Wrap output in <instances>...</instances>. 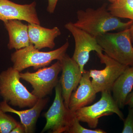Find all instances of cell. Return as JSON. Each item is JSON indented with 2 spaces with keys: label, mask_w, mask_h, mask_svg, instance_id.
I'll use <instances>...</instances> for the list:
<instances>
[{
  "label": "cell",
  "mask_w": 133,
  "mask_h": 133,
  "mask_svg": "<svg viewBox=\"0 0 133 133\" xmlns=\"http://www.w3.org/2000/svg\"><path fill=\"white\" fill-rule=\"evenodd\" d=\"M62 71V65L59 60L49 67L38 69L35 72H20V78L31 85V93L38 99L45 98L51 93L59 82L58 76Z\"/></svg>",
  "instance_id": "obj_6"
},
{
  "label": "cell",
  "mask_w": 133,
  "mask_h": 133,
  "mask_svg": "<svg viewBox=\"0 0 133 133\" xmlns=\"http://www.w3.org/2000/svg\"><path fill=\"white\" fill-rule=\"evenodd\" d=\"M59 61L62 65V73L59 82L62 97L65 106L69 108L71 95L77 88L83 73L77 62L66 53Z\"/></svg>",
  "instance_id": "obj_10"
},
{
  "label": "cell",
  "mask_w": 133,
  "mask_h": 133,
  "mask_svg": "<svg viewBox=\"0 0 133 133\" xmlns=\"http://www.w3.org/2000/svg\"><path fill=\"white\" fill-rule=\"evenodd\" d=\"M97 54L101 63L105 66L102 70L89 71L90 77L92 78V84L97 93L105 91L111 92L115 81L128 66L116 62L102 52Z\"/></svg>",
  "instance_id": "obj_8"
},
{
  "label": "cell",
  "mask_w": 133,
  "mask_h": 133,
  "mask_svg": "<svg viewBox=\"0 0 133 133\" xmlns=\"http://www.w3.org/2000/svg\"><path fill=\"white\" fill-rule=\"evenodd\" d=\"M18 122L12 116L6 114L0 106V133H10Z\"/></svg>",
  "instance_id": "obj_18"
},
{
  "label": "cell",
  "mask_w": 133,
  "mask_h": 133,
  "mask_svg": "<svg viewBox=\"0 0 133 133\" xmlns=\"http://www.w3.org/2000/svg\"><path fill=\"white\" fill-rule=\"evenodd\" d=\"M69 46V42L57 49L43 52L36 49L30 44L25 48L16 50L11 55L13 67L20 72L29 67L35 70L40 69L49 65L55 60H60L66 54Z\"/></svg>",
  "instance_id": "obj_3"
},
{
  "label": "cell",
  "mask_w": 133,
  "mask_h": 133,
  "mask_svg": "<svg viewBox=\"0 0 133 133\" xmlns=\"http://www.w3.org/2000/svg\"><path fill=\"white\" fill-rule=\"evenodd\" d=\"M36 3L21 5L9 0H0V20L25 21L29 23L41 24L36 9Z\"/></svg>",
  "instance_id": "obj_11"
},
{
  "label": "cell",
  "mask_w": 133,
  "mask_h": 133,
  "mask_svg": "<svg viewBox=\"0 0 133 133\" xmlns=\"http://www.w3.org/2000/svg\"><path fill=\"white\" fill-rule=\"evenodd\" d=\"M26 133L24 126L21 122H18V124L13 129L10 133Z\"/></svg>",
  "instance_id": "obj_22"
},
{
  "label": "cell",
  "mask_w": 133,
  "mask_h": 133,
  "mask_svg": "<svg viewBox=\"0 0 133 133\" xmlns=\"http://www.w3.org/2000/svg\"><path fill=\"white\" fill-rule=\"evenodd\" d=\"M28 32L31 44L40 50L45 48L52 49L55 46V38L61 35L60 30L57 27L48 29L40 24L29 23Z\"/></svg>",
  "instance_id": "obj_14"
},
{
  "label": "cell",
  "mask_w": 133,
  "mask_h": 133,
  "mask_svg": "<svg viewBox=\"0 0 133 133\" xmlns=\"http://www.w3.org/2000/svg\"><path fill=\"white\" fill-rule=\"evenodd\" d=\"M58 0H48V5L47 11L50 14H52L55 12Z\"/></svg>",
  "instance_id": "obj_21"
},
{
  "label": "cell",
  "mask_w": 133,
  "mask_h": 133,
  "mask_svg": "<svg viewBox=\"0 0 133 133\" xmlns=\"http://www.w3.org/2000/svg\"><path fill=\"white\" fill-rule=\"evenodd\" d=\"M99 1H100V0H99ZM107 1H108L111 3L113 2H114L115 1V0H107Z\"/></svg>",
  "instance_id": "obj_25"
},
{
  "label": "cell",
  "mask_w": 133,
  "mask_h": 133,
  "mask_svg": "<svg viewBox=\"0 0 133 133\" xmlns=\"http://www.w3.org/2000/svg\"><path fill=\"white\" fill-rule=\"evenodd\" d=\"M76 115L73 117L66 133H106V132L100 129H91L85 128L79 123Z\"/></svg>",
  "instance_id": "obj_19"
},
{
  "label": "cell",
  "mask_w": 133,
  "mask_h": 133,
  "mask_svg": "<svg viewBox=\"0 0 133 133\" xmlns=\"http://www.w3.org/2000/svg\"><path fill=\"white\" fill-rule=\"evenodd\" d=\"M124 121V128L122 133H133V107H129L128 115Z\"/></svg>",
  "instance_id": "obj_20"
},
{
  "label": "cell",
  "mask_w": 133,
  "mask_h": 133,
  "mask_svg": "<svg viewBox=\"0 0 133 133\" xmlns=\"http://www.w3.org/2000/svg\"><path fill=\"white\" fill-rule=\"evenodd\" d=\"M21 21L9 20L4 22L9 36L8 47L10 50L20 49L31 44L29 37L28 25L23 24Z\"/></svg>",
  "instance_id": "obj_15"
},
{
  "label": "cell",
  "mask_w": 133,
  "mask_h": 133,
  "mask_svg": "<svg viewBox=\"0 0 133 133\" xmlns=\"http://www.w3.org/2000/svg\"><path fill=\"white\" fill-rule=\"evenodd\" d=\"M79 85L71 94L69 101V109L73 112L91 104L95 99L97 94L92 84L88 71L85 70L83 72Z\"/></svg>",
  "instance_id": "obj_13"
},
{
  "label": "cell",
  "mask_w": 133,
  "mask_h": 133,
  "mask_svg": "<svg viewBox=\"0 0 133 133\" xmlns=\"http://www.w3.org/2000/svg\"><path fill=\"white\" fill-rule=\"evenodd\" d=\"M114 16L133 21V0H115L108 7Z\"/></svg>",
  "instance_id": "obj_17"
},
{
  "label": "cell",
  "mask_w": 133,
  "mask_h": 133,
  "mask_svg": "<svg viewBox=\"0 0 133 133\" xmlns=\"http://www.w3.org/2000/svg\"><path fill=\"white\" fill-rule=\"evenodd\" d=\"M101 93V98L95 104L81 108L74 112L79 121L85 122L92 129L97 128L99 119L103 116L115 114L122 120L124 119V114L114 99L111 92L105 91Z\"/></svg>",
  "instance_id": "obj_5"
},
{
  "label": "cell",
  "mask_w": 133,
  "mask_h": 133,
  "mask_svg": "<svg viewBox=\"0 0 133 133\" xmlns=\"http://www.w3.org/2000/svg\"><path fill=\"white\" fill-rule=\"evenodd\" d=\"M55 90L54 101L44 115L46 122L41 133L48 131L53 133H66L75 115L74 112L65 105L59 81Z\"/></svg>",
  "instance_id": "obj_7"
},
{
  "label": "cell",
  "mask_w": 133,
  "mask_h": 133,
  "mask_svg": "<svg viewBox=\"0 0 133 133\" xmlns=\"http://www.w3.org/2000/svg\"><path fill=\"white\" fill-rule=\"evenodd\" d=\"M129 30L131 41H132V42L133 43V23L129 28Z\"/></svg>",
  "instance_id": "obj_24"
},
{
  "label": "cell",
  "mask_w": 133,
  "mask_h": 133,
  "mask_svg": "<svg viewBox=\"0 0 133 133\" xmlns=\"http://www.w3.org/2000/svg\"><path fill=\"white\" fill-rule=\"evenodd\" d=\"M133 87V66H128L115 81L112 96L120 109L125 106L127 97Z\"/></svg>",
  "instance_id": "obj_16"
},
{
  "label": "cell",
  "mask_w": 133,
  "mask_h": 133,
  "mask_svg": "<svg viewBox=\"0 0 133 133\" xmlns=\"http://www.w3.org/2000/svg\"><path fill=\"white\" fill-rule=\"evenodd\" d=\"M20 72L12 66L0 73V95L13 106L31 108L38 99L21 83Z\"/></svg>",
  "instance_id": "obj_2"
},
{
  "label": "cell",
  "mask_w": 133,
  "mask_h": 133,
  "mask_svg": "<svg viewBox=\"0 0 133 133\" xmlns=\"http://www.w3.org/2000/svg\"><path fill=\"white\" fill-rule=\"evenodd\" d=\"M49 98L38 99L36 103L30 109L18 111L12 108L6 101L0 102V106L5 112H10L17 115L20 118L21 122L25 129L26 133L34 132L36 124L41 114L49 102Z\"/></svg>",
  "instance_id": "obj_12"
},
{
  "label": "cell",
  "mask_w": 133,
  "mask_h": 133,
  "mask_svg": "<svg viewBox=\"0 0 133 133\" xmlns=\"http://www.w3.org/2000/svg\"><path fill=\"white\" fill-rule=\"evenodd\" d=\"M125 105H128L129 107H133V87L132 91L127 97Z\"/></svg>",
  "instance_id": "obj_23"
},
{
  "label": "cell",
  "mask_w": 133,
  "mask_h": 133,
  "mask_svg": "<svg viewBox=\"0 0 133 133\" xmlns=\"http://www.w3.org/2000/svg\"><path fill=\"white\" fill-rule=\"evenodd\" d=\"M64 27L74 37L75 48L72 58L79 65L83 73L85 70V65L90 58L91 51H95L97 54L102 52L103 50L98 44L96 37L76 27L73 23H68Z\"/></svg>",
  "instance_id": "obj_9"
},
{
  "label": "cell",
  "mask_w": 133,
  "mask_h": 133,
  "mask_svg": "<svg viewBox=\"0 0 133 133\" xmlns=\"http://www.w3.org/2000/svg\"><path fill=\"white\" fill-rule=\"evenodd\" d=\"M105 54L120 63L133 66V47L129 28L96 37Z\"/></svg>",
  "instance_id": "obj_4"
},
{
  "label": "cell",
  "mask_w": 133,
  "mask_h": 133,
  "mask_svg": "<svg viewBox=\"0 0 133 133\" xmlns=\"http://www.w3.org/2000/svg\"><path fill=\"white\" fill-rule=\"evenodd\" d=\"M107 6L104 3L96 9L88 8L78 10L77 21L74 23V25L95 37L109 31L130 28L133 21L122 22L108 11Z\"/></svg>",
  "instance_id": "obj_1"
}]
</instances>
